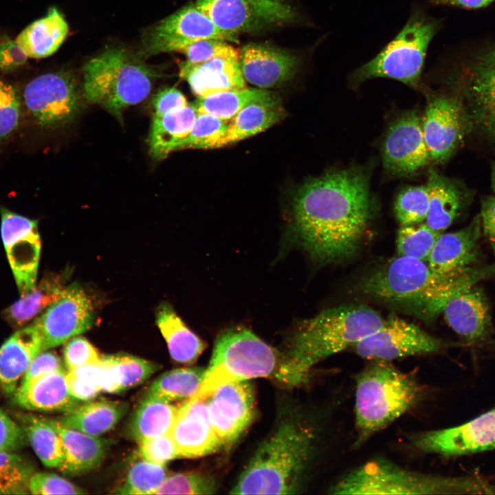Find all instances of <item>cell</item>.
Here are the masks:
<instances>
[{
    "mask_svg": "<svg viewBox=\"0 0 495 495\" xmlns=\"http://www.w3.org/2000/svg\"><path fill=\"white\" fill-rule=\"evenodd\" d=\"M293 206L295 230L310 256L340 261L357 251L371 218L368 177L349 169L313 178L297 190Z\"/></svg>",
    "mask_w": 495,
    "mask_h": 495,
    "instance_id": "6da1fadb",
    "label": "cell"
},
{
    "mask_svg": "<svg viewBox=\"0 0 495 495\" xmlns=\"http://www.w3.org/2000/svg\"><path fill=\"white\" fill-rule=\"evenodd\" d=\"M494 274L495 263L441 274L426 261L397 255L366 276L360 289L375 300L434 317L451 297Z\"/></svg>",
    "mask_w": 495,
    "mask_h": 495,
    "instance_id": "7a4b0ae2",
    "label": "cell"
},
{
    "mask_svg": "<svg viewBox=\"0 0 495 495\" xmlns=\"http://www.w3.org/2000/svg\"><path fill=\"white\" fill-rule=\"evenodd\" d=\"M381 315L364 305H343L302 321L291 336L275 373L287 385L305 380L311 368L378 329Z\"/></svg>",
    "mask_w": 495,
    "mask_h": 495,
    "instance_id": "3957f363",
    "label": "cell"
},
{
    "mask_svg": "<svg viewBox=\"0 0 495 495\" xmlns=\"http://www.w3.org/2000/svg\"><path fill=\"white\" fill-rule=\"evenodd\" d=\"M314 434L296 420L281 424L258 448L231 494H290L301 485Z\"/></svg>",
    "mask_w": 495,
    "mask_h": 495,
    "instance_id": "277c9868",
    "label": "cell"
},
{
    "mask_svg": "<svg viewBox=\"0 0 495 495\" xmlns=\"http://www.w3.org/2000/svg\"><path fill=\"white\" fill-rule=\"evenodd\" d=\"M418 381L388 361L373 360L356 377L355 426L359 447L419 402Z\"/></svg>",
    "mask_w": 495,
    "mask_h": 495,
    "instance_id": "5b68a950",
    "label": "cell"
},
{
    "mask_svg": "<svg viewBox=\"0 0 495 495\" xmlns=\"http://www.w3.org/2000/svg\"><path fill=\"white\" fill-rule=\"evenodd\" d=\"M333 494H493L494 488L474 478H452L413 472L384 459L355 468L329 490Z\"/></svg>",
    "mask_w": 495,
    "mask_h": 495,
    "instance_id": "8992f818",
    "label": "cell"
},
{
    "mask_svg": "<svg viewBox=\"0 0 495 495\" xmlns=\"http://www.w3.org/2000/svg\"><path fill=\"white\" fill-rule=\"evenodd\" d=\"M155 77V71L126 51L111 48L85 65L84 97L121 120L124 109L149 95Z\"/></svg>",
    "mask_w": 495,
    "mask_h": 495,
    "instance_id": "52a82bcc",
    "label": "cell"
},
{
    "mask_svg": "<svg viewBox=\"0 0 495 495\" xmlns=\"http://www.w3.org/2000/svg\"><path fill=\"white\" fill-rule=\"evenodd\" d=\"M441 27L439 19L415 7L397 34L375 57L351 74L350 83L358 86L371 78H384L421 88L428 48Z\"/></svg>",
    "mask_w": 495,
    "mask_h": 495,
    "instance_id": "ba28073f",
    "label": "cell"
},
{
    "mask_svg": "<svg viewBox=\"0 0 495 495\" xmlns=\"http://www.w3.org/2000/svg\"><path fill=\"white\" fill-rule=\"evenodd\" d=\"M280 360L276 349L250 329H226L215 340L202 384L192 397L206 399L223 384L275 375Z\"/></svg>",
    "mask_w": 495,
    "mask_h": 495,
    "instance_id": "9c48e42d",
    "label": "cell"
},
{
    "mask_svg": "<svg viewBox=\"0 0 495 495\" xmlns=\"http://www.w3.org/2000/svg\"><path fill=\"white\" fill-rule=\"evenodd\" d=\"M21 96L24 114L43 130H56L71 124L81 111L85 98L74 78L62 72L33 78Z\"/></svg>",
    "mask_w": 495,
    "mask_h": 495,
    "instance_id": "30bf717a",
    "label": "cell"
},
{
    "mask_svg": "<svg viewBox=\"0 0 495 495\" xmlns=\"http://www.w3.org/2000/svg\"><path fill=\"white\" fill-rule=\"evenodd\" d=\"M195 6L221 31H261L293 21L296 14L285 0H196Z\"/></svg>",
    "mask_w": 495,
    "mask_h": 495,
    "instance_id": "8fae6325",
    "label": "cell"
},
{
    "mask_svg": "<svg viewBox=\"0 0 495 495\" xmlns=\"http://www.w3.org/2000/svg\"><path fill=\"white\" fill-rule=\"evenodd\" d=\"M455 83L470 127L495 140V46L474 54L462 67Z\"/></svg>",
    "mask_w": 495,
    "mask_h": 495,
    "instance_id": "7c38bea8",
    "label": "cell"
},
{
    "mask_svg": "<svg viewBox=\"0 0 495 495\" xmlns=\"http://www.w3.org/2000/svg\"><path fill=\"white\" fill-rule=\"evenodd\" d=\"M422 130L430 162H446L455 152L470 128L459 93L429 96L421 117Z\"/></svg>",
    "mask_w": 495,
    "mask_h": 495,
    "instance_id": "4fadbf2b",
    "label": "cell"
},
{
    "mask_svg": "<svg viewBox=\"0 0 495 495\" xmlns=\"http://www.w3.org/2000/svg\"><path fill=\"white\" fill-rule=\"evenodd\" d=\"M443 342L419 327L397 316L353 345L355 352L369 360H393L439 351Z\"/></svg>",
    "mask_w": 495,
    "mask_h": 495,
    "instance_id": "5bb4252c",
    "label": "cell"
},
{
    "mask_svg": "<svg viewBox=\"0 0 495 495\" xmlns=\"http://www.w3.org/2000/svg\"><path fill=\"white\" fill-rule=\"evenodd\" d=\"M94 318L91 298L81 286L73 283L65 287L58 298L33 323L45 351L87 331Z\"/></svg>",
    "mask_w": 495,
    "mask_h": 495,
    "instance_id": "9a60e30c",
    "label": "cell"
},
{
    "mask_svg": "<svg viewBox=\"0 0 495 495\" xmlns=\"http://www.w3.org/2000/svg\"><path fill=\"white\" fill-rule=\"evenodd\" d=\"M1 234L21 296L36 285L41 239L38 221L0 206Z\"/></svg>",
    "mask_w": 495,
    "mask_h": 495,
    "instance_id": "2e32d148",
    "label": "cell"
},
{
    "mask_svg": "<svg viewBox=\"0 0 495 495\" xmlns=\"http://www.w3.org/2000/svg\"><path fill=\"white\" fill-rule=\"evenodd\" d=\"M420 451L445 456L495 448V408L461 426L424 432L412 439Z\"/></svg>",
    "mask_w": 495,
    "mask_h": 495,
    "instance_id": "e0dca14e",
    "label": "cell"
},
{
    "mask_svg": "<svg viewBox=\"0 0 495 495\" xmlns=\"http://www.w3.org/2000/svg\"><path fill=\"white\" fill-rule=\"evenodd\" d=\"M220 38L236 41V38L219 30L194 3L188 4L163 19L146 39L151 54L177 51L197 41Z\"/></svg>",
    "mask_w": 495,
    "mask_h": 495,
    "instance_id": "ac0fdd59",
    "label": "cell"
},
{
    "mask_svg": "<svg viewBox=\"0 0 495 495\" xmlns=\"http://www.w3.org/2000/svg\"><path fill=\"white\" fill-rule=\"evenodd\" d=\"M212 426L223 446L234 442L251 424L254 391L248 380L223 384L206 399Z\"/></svg>",
    "mask_w": 495,
    "mask_h": 495,
    "instance_id": "d6986e66",
    "label": "cell"
},
{
    "mask_svg": "<svg viewBox=\"0 0 495 495\" xmlns=\"http://www.w3.org/2000/svg\"><path fill=\"white\" fill-rule=\"evenodd\" d=\"M382 153L386 170L397 175L414 174L430 162L421 117L416 111L406 113L392 123L385 135Z\"/></svg>",
    "mask_w": 495,
    "mask_h": 495,
    "instance_id": "ffe728a7",
    "label": "cell"
},
{
    "mask_svg": "<svg viewBox=\"0 0 495 495\" xmlns=\"http://www.w3.org/2000/svg\"><path fill=\"white\" fill-rule=\"evenodd\" d=\"M169 435L180 457L206 456L223 446L212 426L206 399L192 397L182 402Z\"/></svg>",
    "mask_w": 495,
    "mask_h": 495,
    "instance_id": "44dd1931",
    "label": "cell"
},
{
    "mask_svg": "<svg viewBox=\"0 0 495 495\" xmlns=\"http://www.w3.org/2000/svg\"><path fill=\"white\" fill-rule=\"evenodd\" d=\"M239 63L245 80L265 89L293 78L298 60L286 50L267 44L249 43L241 50Z\"/></svg>",
    "mask_w": 495,
    "mask_h": 495,
    "instance_id": "7402d4cb",
    "label": "cell"
},
{
    "mask_svg": "<svg viewBox=\"0 0 495 495\" xmlns=\"http://www.w3.org/2000/svg\"><path fill=\"white\" fill-rule=\"evenodd\" d=\"M481 232L478 214L463 229L441 234L427 261L431 270L437 274H448L474 267L479 259Z\"/></svg>",
    "mask_w": 495,
    "mask_h": 495,
    "instance_id": "603a6c76",
    "label": "cell"
},
{
    "mask_svg": "<svg viewBox=\"0 0 495 495\" xmlns=\"http://www.w3.org/2000/svg\"><path fill=\"white\" fill-rule=\"evenodd\" d=\"M179 68L180 78L197 98L246 88L239 58L215 57L197 63L185 60Z\"/></svg>",
    "mask_w": 495,
    "mask_h": 495,
    "instance_id": "cb8c5ba5",
    "label": "cell"
},
{
    "mask_svg": "<svg viewBox=\"0 0 495 495\" xmlns=\"http://www.w3.org/2000/svg\"><path fill=\"white\" fill-rule=\"evenodd\" d=\"M441 312L449 326L468 340H482L490 332L491 318L488 302L483 291L476 285L451 297Z\"/></svg>",
    "mask_w": 495,
    "mask_h": 495,
    "instance_id": "d4e9b609",
    "label": "cell"
},
{
    "mask_svg": "<svg viewBox=\"0 0 495 495\" xmlns=\"http://www.w3.org/2000/svg\"><path fill=\"white\" fill-rule=\"evenodd\" d=\"M14 396L16 404L32 411L67 413L82 403L71 394L65 369L20 384Z\"/></svg>",
    "mask_w": 495,
    "mask_h": 495,
    "instance_id": "484cf974",
    "label": "cell"
},
{
    "mask_svg": "<svg viewBox=\"0 0 495 495\" xmlns=\"http://www.w3.org/2000/svg\"><path fill=\"white\" fill-rule=\"evenodd\" d=\"M43 351L34 323L16 331L0 346V388L14 394L34 358Z\"/></svg>",
    "mask_w": 495,
    "mask_h": 495,
    "instance_id": "4316f807",
    "label": "cell"
},
{
    "mask_svg": "<svg viewBox=\"0 0 495 495\" xmlns=\"http://www.w3.org/2000/svg\"><path fill=\"white\" fill-rule=\"evenodd\" d=\"M45 418L56 430L62 441L63 456L58 468L60 472L74 476L89 472L99 466L107 450L106 441L68 428L58 419Z\"/></svg>",
    "mask_w": 495,
    "mask_h": 495,
    "instance_id": "83f0119b",
    "label": "cell"
},
{
    "mask_svg": "<svg viewBox=\"0 0 495 495\" xmlns=\"http://www.w3.org/2000/svg\"><path fill=\"white\" fill-rule=\"evenodd\" d=\"M430 194L425 223L434 230L447 229L472 198V192L462 183L430 170L426 183Z\"/></svg>",
    "mask_w": 495,
    "mask_h": 495,
    "instance_id": "f1b7e54d",
    "label": "cell"
},
{
    "mask_svg": "<svg viewBox=\"0 0 495 495\" xmlns=\"http://www.w3.org/2000/svg\"><path fill=\"white\" fill-rule=\"evenodd\" d=\"M197 113L195 104L192 103L162 116L153 115L148 146L154 160H162L170 152L180 148Z\"/></svg>",
    "mask_w": 495,
    "mask_h": 495,
    "instance_id": "f546056e",
    "label": "cell"
},
{
    "mask_svg": "<svg viewBox=\"0 0 495 495\" xmlns=\"http://www.w3.org/2000/svg\"><path fill=\"white\" fill-rule=\"evenodd\" d=\"M128 409L124 402L91 400L80 404L57 419L68 428L99 437L113 428Z\"/></svg>",
    "mask_w": 495,
    "mask_h": 495,
    "instance_id": "4dcf8cb0",
    "label": "cell"
},
{
    "mask_svg": "<svg viewBox=\"0 0 495 495\" xmlns=\"http://www.w3.org/2000/svg\"><path fill=\"white\" fill-rule=\"evenodd\" d=\"M68 25L56 8L24 28L16 42L32 58H45L53 54L62 45L68 33Z\"/></svg>",
    "mask_w": 495,
    "mask_h": 495,
    "instance_id": "1f68e13d",
    "label": "cell"
},
{
    "mask_svg": "<svg viewBox=\"0 0 495 495\" xmlns=\"http://www.w3.org/2000/svg\"><path fill=\"white\" fill-rule=\"evenodd\" d=\"M156 323L173 360L182 364L195 362L206 344L194 333L166 303L157 309Z\"/></svg>",
    "mask_w": 495,
    "mask_h": 495,
    "instance_id": "d6a6232c",
    "label": "cell"
},
{
    "mask_svg": "<svg viewBox=\"0 0 495 495\" xmlns=\"http://www.w3.org/2000/svg\"><path fill=\"white\" fill-rule=\"evenodd\" d=\"M179 406L146 395L132 415L129 424L131 435L138 443L169 434Z\"/></svg>",
    "mask_w": 495,
    "mask_h": 495,
    "instance_id": "836d02e7",
    "label": "cell"
},
{
    "mask_svg": "<svg viewBox=\"0 0 495 495\" xmlns=\"http://www.w3.org/2000/svg\"><path fill=\"white\" fill-rule=\"evenodd\" d=\"M285 116V112L280 102L251 103L230 120L223 146L261 133Z\"/></svg>",
    "mask_w": 495,
    "mask_h": 495,
    "instance_id": "e575fe53",
    "label": "cell"
},
{
    "mask_svg": "<svg viewBox=\"0 0 495 495\" xmlns=\"http://www.w3.org/2000/svg\"><path fill=\"white\" fill-rule=\"evenodd\" d=\"M60 275H50L5 309L4 317L12 326L20 327L56 300L64 289Z\"/></svg>",
    "mask_w": 495,
    "mask_h": 495,
    "instance_id": "d590c367",
    "label": "cell"
},
{
    "mask_svg": "<svg viewBox=\"0 0 495 495\" xmlns=\"http://www.w3.org/2000/svg\"><path fill=\"white\" fill-rule=\"evenodd\" d=\"M280 102L276 95L263 89H241L225 91L197 98L195 104L198 112L230 120L247 105L254 102Z\"/></svg>",
    "mask_w": 495,
    "mask_h": 495,
    "instance_id": "8d00e7d4",
    "label": "cell"
},
{
    "mask_svg": "<svg viewBox=\"0 0 495 495\" xmlns=\"http://www.w3.org/2000/svg\"><path fill=\"white\" fill-rule=\"evenodd\" d=\"M205 372L199 367L168 371L152 382L146 395L170 403L185 402L198 392Z\"/></svg>",
    "mask_w": 495,
    "mask_h": 495,
    "instance_id": "74e56055",
    "label": "cell"
},
{
    "mask_svg": "<svg viewBox=\"0 0 495 495\" xmlns=\"http://www.w3.org/2000/svg\"><path fill=\"white\" fill-rule=\"evenodd\" d=\"M23 430L37 456L47 467L58 468L63 456L61 439L45 417H23Z\"/></svg>",
    "mask_w": 495,
    "mask_h": 495,
    "instance_id": "f35d334b",
    "label": "cell"
},
{
    "mask_svg": "<svg viewBox=\"0 0 495 495\" xmlns=\"http://www.w3.org/2000/svg\"><path fill=\"white\" fill-rule=\"evenodd\" d=\"M109 366L118 393H121L145 382L158 369V366L146 360L127 354L102 357Z\"/></svg>",
    "mask_w": 495,
    "mask_h": 495,
    "instance_id": "ab89813d",
    "label": "cell"
},
{
    "mask_svg": "<svg viewBox=\"0 0 495 495\" xmlns=\"http://www.w3.org/2000/svg\"><path fill=\"white\" fill-rule=\"evenodd\" d=\"M168 474L166 465L142 459L132 465L125 480L114 493L123 495L155 494Z\"/></svg>",
    "mask_w": 495,
    "mask_h": 495,
    "instance_id": "60d3db41",
    "label": "cell"
},
{
    "mask_svg": "<svg viewBox=\"0 0 495 495\" xmlns=\"http://www.w3.org/2000/svg\"><path fill=\"white\" fill-rule=\"evenodd\" d=\"M441 234L425 222L402 226L397 235V255L427 262Z\"/></svg>",
    "mask_w": 495,
    "mask_h": 495,
    "instance_id": "b9f144b4",
    "label": "cell"
},
{
    "mask_svg": "<svg viewBox=\"0 0 495 495\" xmlns=\"http://www.w3.org/2000/svg\"><path fill=\"white\" fill-rule=\"evenodd\" d=\"M230 120L198 112L192 129L180 148H216L223 146Z\"/></svg>",
    "mask_w": 495,
    "mask_h": 495,
    "instance_id": "7bdbcfd3",
    "label": "cell"
},
{
    "mask_svg": "<svg viewBox=\"0 0 495 495\" xmlns=\"http://www.w3.org/2000/svg\"><path fill=\"white\" fill-rule=\"evenodd\" d=\"M32 465L21 456L10 452H0V494H27Z\"/></svg>",
    "mask_w": 495,
    "mask_h": 495,
    "instance_id": "ee69618b",
    "label": "cell"
},
{
    "mask_svg": "<svg viewBox=\"0 0 495 495\" xmlns=\"http://www.w3.org/2000/svg\"><path fill=\"white\" fill-rule=\"evenodd\" d=\"M430 201L427 184L407 186L397 195L395 201V212L401 226L425 222Z\"/></svg>",
    "mask_w": 495,
    "mask_h": 495,
    "instance_id": "f6af8a7d",
    "label": "cell"
},
{
    "mask_svg": "<svg viewBox=\"0 0 495 495\" xmlns=\"http://www.w3.org/2000/svg\"><path fill=\"white\" fill-rule=\"evenodd\" d=\"M23 116L20 92L12 85L0 78V146L16 134Z\"/></svg>",
    "mask_w": 495,
    "mask_h": 495,
    "instance_id": "bcb514c9",
    "label": "cell"
},
{
    "mask_svg": "<svg viewBox=\"0 0 495 495\" xmlns=\"http://www.w3.org/2000/svg\"><path fill=\"white\" fill-rule=\"evenodd\" d=\"M216 490L212 478L191 471L168 474L155 494H212Z\"/></svg>",
    "mask_w": 495,
    "mask_h": 495,
    "instance_id": "7dc6e473",
    "label": "cell"
},
{
    "mask_svg": "<svg viewBox=\"0 0 495 495\" xmlns=\"http://www.w3.org/2000/svg\"><path fill=\"white\" fill-rule=\"evenodd\" d=\"M187 61L192 63L204 62L215 57H226L239 59V53L226 40L220 38H204L193 42L182 48Z\"/></svg>",
    "mask_w": 495,
    "mask_h": 495,
    "instance_id": "c3c4849f",
    "label": "cell"
},
{
    "mask_svg": "<svg viewBox=\"0 0 495 495\" xmlns=\"http://www.w3.org/2000/svg\"><path fill=\"white\" fill-rule=\"evenodd\" d=\"M63 360L67 370L72 371L98 364L102 360V356L86 338L76 336L65 343Z\"/></svg>",
    "mask_w": 495,
    "mask_h": 495,
    "instance_id": "681fc988",
    "label": "cell"
},
{
    "mask_svg": "<svg viewBox=\"0 0 495 495\" xmlns=\"http://www.w3.org/2000/svg\"><path fill=\"white\" fill-rule=\"evenodd\" d=\"M28 491L32 494H84L83 489L75 485L60 476L51 472L34 473L31 476Z\"/></svg>",
    "mask_w": 495,
    "mask_h": 495,
    "instance_id": "f907efd6",
    "label": "cell"
},
{
    "mask_svg": "<svg viewBox=\"0 0 495 495\" xmlns=\"http://www.w3.org/2000/svg\"><path fill=\"white\" fill-rule=\"evenodd\" d=\"M138 443L142 459L155 464L166 465L168 462L180 457L169 434L146 439Z\"/></svg>",
    "mask_w": 495,
    "mask_h": 495,
    "instance_id": "816d5d0a",
    "label": "cell"
},
{
    "mask_svg": "<svg viewBox=\"0 0 495 495\" xmlns=\"http://www.w3.org/2000/svg\"><path fill=\"white\" fill-rule=\"evenodd\" d=\"M65 368L60 358L52 351H43L30 363L20 384L31 382L50 373Z\"/></svg>",
    "mask_w": 495,
    "mask_h": 495,
    "instance_id": "f5cc1de1",
    "label": "cell"
},
{
    "mask_svg": "<svg viewBox=\"0 0 495 495\" xmlns=\"http://www.w3.org/2000/svg\"><path fill=\"white\" fill-rule=\"evenodd\" d=\"M25 432L0 408V452H13L23 446Z\"/></svg>",
    "mask_w": 495,
    "mask_h": 495,
    "instance_id": "db71d44e",
    "label": "cell"
},
{
    "mask_svg": "<svg viewBox=\"0 0 495 495\" xmlns=\"http://www.w3.org/2000/svg\"><path fill=\"white\" fill-rule=\"evenodd\" d=\"M154 115L162 116L187 105L185 96L174 87H164L158 91L153 98Z\"/></svg>",
    "mask_w": 495,
    "mask_h": 495,
    "instance_id": "11a10c76",
    "label": "cell"
},
{
    "mask_svg": "<svg viewBox=\"0 0 495 495\" xmlns=\"http://www.w3.org/2000/svg\"><path fill=\"white\" fill-rule=\"evenodd\" d=\"M28 56L16 41L5 40L0 43V70L11 72L23 65Z\"/></svg>",
    "mask_w": 495,
    "mask_h": 495,
    "instance_id": "9f6ffc18",
    "label": "cell"
},
{
    "mask_svg": "<svg viewBox=\"0 0 495 495\" xmlns=\"http://www.w3.org/2000/svg\"><path fill=\"white\" fill-rule=\"evenodd\" d=\"M67 379L71 394L81 402L93 400L102 392L99 386L78 375L73 371L67 370Z\"/></svg>",
    "mask_w": 495,
    "mask_h": 495,
    "instance_id": "6f0895ef",
    "label": "cell"
},
{
    "mask_svg": "<svg viewBox=\"0 0 495 495\" xmlns=\"http://www.w3.org/2000/svg\"><path fill=\"white\" fill-rule=\"evenodd\" d=\"M481 229L495 254V197L482 199L481 213Z\"/></svg>",
    "mask_w": 495,
    "mask_h": 495,
    "instance_id": "680465c9",
    "label": "cell"
},
{
    "mask_svg": "<svg viewBox=\"0 0 495 495\" xmlns=\"http://www.w3.org/2000/svg\"><path fill=\"white\" fill-rule=\"evenodd\" d=\"M495 0H430L432 6H455L466 9H478L485 7Z\"/></svg>",
    "mask_w": 495,
    "mask_h": 495,
    "instance_id": "91938a15",
    "label": "cell"
},
{
    "mask_svg": "<svg viewBox=\"0 0 495 495\" xmlns=\"http://www.w3.org/2000/svg\"><path fill=\"white\" fill-rule=\"evenodd\" d=\"M491 184L495 193V161L492 163L491 169Z\"/></svg>",
    "mask_w": 495,
    "mask_h": 495,
    "instance_id": "94428289",
    "label": "cell"
}]
</instances>
